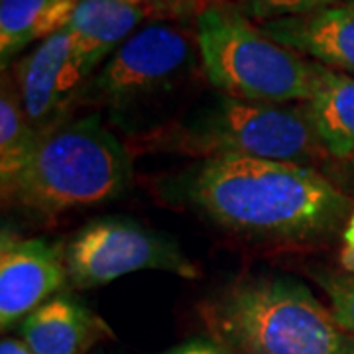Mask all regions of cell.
Returning <instances> with one entry per match:
<instances>
[{"label":"cell","mask_w":354,"mask_h":354,"mask_svg":"<svg viewBox=\"0 0 354 354\" xmlns=\"http://www.w3.org/2000/svg\"><path fill=\"white\" fill-rule=\"evenodd\" d=\"M205 319L230 354H354L353 333L290 278L232 283L209 304Z\"/></svg>","instance_id":"3957f363"},{"label":"cell","mask_w":354,"mask_h":354,"mask_svg":"<svg viewBox=\"0 0 354 354\" xmlns=\"http://www.w3.org/2000/svg\"><path fill=\"white\" fill-rule=\"evenodd\" d=\"M150 8H152L153 18H158L160 22L162 20H187L189 16H195L197 14L191 10L189 6L183 2V0H144Z\"/></svg>","instance_id":"ac0fdd59"},{"label":"cell","mask_w":354,"mask_h":354,"mask_svg":"<svg viewBox=\"0 0 354 354\" xmlns=\"http://www.w3.org/2000/svg\"><path fill=\"white\" fill-rule=\"evenodd\" d=\"M79 0H0V62L6 69L16 55L67 28Z\"/></svg>","instance_id":"5bb4252c"},{"label":"cell","mask_w":354,"mask_h":354,"mask_svg":"<svg viewBox=\"0 0 354 354\" xmlns=\"http://www.w3.org/2000/svg\"><path fill=\"white\" fill-rule=\"evenodd\" d=\"M67 281L87 290L144 270L197 278L199 270L171 239L138 221L104 216L79 228L65 244Z\"/></svg>","instance_id":"8992f818"},{"label":"cell","mask_w":354,"mask_h":354,"mask_svg":"<svg viewBox=\"0 0 354 354\" xmlns=\"http://www.w3.org/2000/svg\"><path fill=\"white\" fill-rule=\"evenodd\" d=\"M315 281L329 297V309L342 329L354 335V272L335 274L319 270L313 274Z\"/></svg>","instance_id":"2e32d148"},{"label":"cell","mask_w":354,"mask_h":354,"mask_svg":"<svg viewBox=\"0 0 354 354\" xmlns=\"http://www.w3.org/2000/svg\"><path fill=\"white\" fill-rule=\"evenodd\" d=\"M337 176H339V187L344 193L351 191L354 195V160H351V162H341V167H339Z\"/></svg>","instance_id":"44dd1931"},{"label":"cell","mask_w":354,"mask_h":354,"mask_svg":"<svg viewBox=\"0 0 354 354\" xmlns=\"http://www.w3.org/2000/svg\"><path fill=\"white\" fill-rule=\"evenodd\" d=\"M0 354H34L22 339L4 337L0 342Z\"/></svg>","instance_id":"7402d4cb"},{"label":"cell","mask_w":354,"mask_h":354,"mask_svg":"<svg viewBox=\"0 0 354 354\" xmlns=\"http://www.w3.org/2000/svg\"><path fill=\"white\" fill-rule=\"evenodd\" d=\"M304 104L325 153L354 160V75L313 62V93Z\"/></svg>","instance_id":"4fadbf2b"},{"label":"cell","mask_w":354,"mask_h":354,"mask_svg":"<svg viewBox=\"0 0 354 354\" xmlns=\"http://www.w3.org/2000/svg\"><path fill=\"white\" fill-rule=\"evenodd\" d=\"M230 2H234L252 22L262 24L278 18L315 12L341 0H230Z\"/></svg>","instance_id":"e0dca14e"},{"label":"cell","mask_w":354,"mask_h":354,"mask_svg":"<svg viewBox=\"0 0 354 354\" xmlns=\"http://www.w3.org/2000/svg\"><path fill=\"white\" fill-rule=\"evenodd\" d=\"M177 150L207 158L239 156L313 167L329 158L304 102L266 104L216 97L177 130Z\"/></svg>","instance_id":"5b68a950"},{"label":"cell","mask_w":354,"mask_h":354,"mask_svg":"<svg viewBox=\"0 0 354 354\" xmlns=\"http://www.w3.org/2000/svg\"><path fill=\"white\" fill-rule=\"evenodd\" d=\"M195 20L203 71L221 95L266 104L311 99L313 62L268 38L234 2H213Z\"/></svg>","instance_id":"277c9868"},{"label":"cell","mask_w":354,"mask_h":354,"mask_svg":"<svg viewBox=\"0 0 354 354\" xmlns=\"http://www.w3.org/2000/svg\"><path fill=\"white\" fill-rule=\"evenodd\" d=\"M183 2H185V4L189 6L193 12L199 16V14H201L203 10H205V8L209 6V4H213V2H218V0H183Z\"/></svg>","instance_id":"603a6c76"},{"label":"cell","mask_w":354,"mask_h":354,"mask_svg":"<svg viewBox=\"0 0 354 354\" xmlns=\"http://www.w3.org/2000/svg\"><path fill=\"white\" fill-rule=\"evenodd\" d=\"M268 38L333 71L354 75V0L315 12L262 22Z\"/></svg>","instance_id":"30bf717a"},{"label":"cell","mask_w":354,"mask_h":354,"mask_svg":"<svg viewBox=\"0 0 354 354\" xmlns=\"http://www.w3.org/2000/svg\"><path fill=\"white\" fill-rule=\"evenodd\" d=\"M38 132L26 116L12 75L2 79L0 91V183L6 189L28 164Z\"/></svg>","instance_id":"9a60e30c"},{"label":"cell","mask_w":354,"mask_h":354,"mask_svg":"<svg viewBox=\"0 0 354 354\" xmlns=\"http://www.w3.org/2000/svg\"><path fill=\"white\" fill-rule=\"evenodd\" d=\"M187 201L227 230L309 242L348 225V193L315 167L239 156L207 158L185 177Z\"/></svg>","instance_id":"6da1fadb"},{"label":"cell","mask_w":354,"mask_h":354,"mask_svg":"<svg viewBox=\"0 0 354 354\" xmlns=\"http://www.w3.org/2000/svg\"><path fill=\"white\" fill-rule=\"evenodd\" d=\"M12 79L26 116L38 134L65 122L67 111L83 97L91 81L67 30L26 51L14 65Z\"/></svg>","instance_id":"ba28073f"},{"label":"cell","mask_w":354,"mask_h":354,"mask_svg":"<svg viewBox=\"0 0 354 354\" xmlns=\"http://www.w3.org/2000/svg\"><path fill=\"white\" fill-rule=\"evenodd\" d=\"M130 179L124 144L93 114L41 132L24 169L2 195L30 213L55 216L113 201Z\"/></svg>","instance_id":"7a4b0ae2"},{"label":"cell","mask_w":354,"mask_h":354,"mask_svg":"<svg viewBox=\"0 0 354 354\" xmlns=\"http://www.w3.org/2000/svg\"><path fill=\"white\" fill-rule=\"evenodd\" d=\"M67 281L65 246L46 239L2 232L0 241V327L22 323Z\"/></svg>","instance_id":"9c48e42d"},{"label":"cell","mask_w":354,"mask_h":354,"mask_svg":"<svg viewBox=\"0 0 354 354\" xmlns=\"http://www.w3.org/2000/svg\"><path fill=\"white\" fill-rule=\"evenodd\" d=\"M167 354H230L218 341H207V339H195L177 346Z\"/></svg>","instance_id":"d6986e66"},{"label":"cell","mask_w":354,"mask_h":354,"mask_svg":"<svg viewBox=\"0 0 354 354\" xmlns=\"http://www.w3.org/2000/svg\"><path fill=\"white\" fill-rule=\"evenodd\" d=\"M344 239H346V248H344V256H342V266L348 272H354V213L344 228Z\"/></svg>","instance_id":"ffe728a7"},{"label":"cell","mask_w":354,"mask_h":354,"mask_svg":"<svg viewBox=\"0 0 354 354\" xmlns=\"http://www.w3.org/2000/svg\"><path fill=\"white\" fill-rule=\"evenodd\" d=\"M20 339L34 354H85L111 329L83 304L55 295L20 323Z\"/></svg>","instance_id":"7c38bea8"},{"label":"cell","mask_w":354,"mask_h":354,"mask_svg":"<svg viewBox=\"0 0 354 354\" xmlns=\"http://www.w3.org/2000/svg\"><path fill=\"white\" fill-rule=\"evenodd\" d=\"M197 36L171 22H152L114 51L99 73L91 77L83 97L113 109L132 106L165 93L195 62Z\"/></svg>","instance_id":"52a82bcc"},{"label":"cell","mask_w":354,"mask_h":354,"mask_svg":"<svg viewBox=\"0 0 354 354\" xmlns=\"http://www.w3.org/2000/svg\"><path fill=\"white\" fill-rule=\"evenodd\" d=\"M148 18L153 12L144 0H79L65 30L88 79Z\"/></svg>","instance_id":"8fae6325"}]
</instances>
